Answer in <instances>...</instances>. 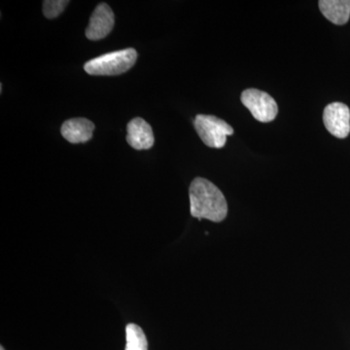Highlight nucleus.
Returning <instances> with one entry per match:
<instances>
[{"instance_id": "f257e3e1", "label": "nucleus", "mask_w": 350, "mask_h": 350, "mask_svg": "<svg viewBox=\"0 0 350 350\" xmlns=\"http://www.w3.org/2000/svg\"><path fill=\"white\" fill-rule=\"evenodd\" d=\"M190 211L193 217L221 222L227 217L228 204L224 195L213 182L197 177L189 189Z\"/></svg>"}, {"instance_id": "f8f14e48", "label": "nucleus", "mask_w": 350, "mask_h": 350, "mask_svg": "<svg viewBox=\"0 0 350 350\" xmlns=\"http://www.w3.org/2000/svg\"><path fill=\"white\" fill-rule=\"evenodd\" d=\"M0 350H5L3 349V347H0Z\"/></svg>"}, {"instance_id": "20e7f679", "label": "nucleus", "mask_w": 350, "mask_h": 350, "mask_svg": "<svg viewBox=\"0 0 350 350\" xmlns=\"http://www.w3.org/2000/svg\"><path fill=\"white\" fill-rule=\"evenodd\" d=\"M241 100L244 107L250 110L257 121L269 123L278 116V103L266 92L258 89H247L241 94Z\"/></svg>"}, {"instance_id": "9d476101", "label": "nucleus", "mask_w": 350, "mask_h": 350, "mask_svg": "<svg viewBox=\"0 0 350 350\" xmlns=\"http://www.w3.org/2000/svg\"><path fill=\"white\" fill-rule=\"evenodd\" d=\"M125 350H148V342L142 327L130 323L126 327Z\"/></svg>"}, {"instance_id": "f03ea898", "label": "nucleus", "mask_w": 350, "mask_h": 350, "mask_svg": "<svg viewBox=\"0 0 350 350\" xmlns=\"http://www.w3.org/2000/svg\"><path fill=\"white\" fill-rule=\"evenodd\" d=\"M137 53L133 48L108 53L85 64V71L90 75L115 76L123 75L137 63Z\"/></svg>"}, {"instance_id": "39448f33", "label": "nucleus", "mask_w": 350, "mask_h": 350, "mask_svg": "<svg viewBox=\"0 0 350 350\" xmlns=\"http://www.w3.org/2000/svg\"><path fill=\"white\" fill-rule=\"evenodd\" d=\"M323 122L327 131L338 138H345L350 133V110L342 103L327 105L323 111Z\"/></svg>"}, {"instance_id": "6e6552de", "label": "nucleus", "mask_w": 350, "mask_h": 350, "mask_svg": "<svg viewBox=\"0 0 350 350\" xmlns=\"http://www.w3.org/2000/svg\"><path fill=\"white\" fill-rule=\"evenodd\" d=\"M93 122L85 118L69 119L62 126L61 133L64 139L72 144H85L93 137Z\"/></svg>"}, {"instance_id": "1a4fd4ad", "label": "nucleus", "mask_w": 350, "mask_h": 350, "mask_svg": "<svg viewBox=\"0 0 350 350\" xmlns=\"http://www.w3.org/2000/svg\"><path fill=\"white\" fill-rule=\"evenodd\" d=\"M319 4L322 15L333 24L342 25L349 22L350 0H320Z\"/></svg>"}, {"instance_id": "0eeeda50", "label": "nucleus", "mask_w": 350, "mask_h": 350, "mask_svg": "<svg viewBox=\"0 0 350 350\" xmlns=\"http://www.w3.org/2000/svg\"><path fill=\"white\" fill-rule=\"evenodd\" d=\"M126 142L135 150H147L154 145V133L151 126L142 118L131 120L126 126Z\"/></svg>"}, {"instance_id": "9b49d317", "label": "nucleus", "mask_w": 350, "mask_h": 350, "mask_svg": "<svg viewBox=\"0 0 350 350\" xmlns=\"http://www.w3.org/2000/svg\"><path fill=\"white\" fill-rule=\"evenodd\" d=\"M68 0H45L43 2V14L47 19H55L59 17L66 8Z\"/></svg>"}, {"instance_id": "423d86ee", "label": "nucleus", "mask_w": 350, "mask_h": 350, "mask_svg": "<svg viewBox=\"0 0 350 350\" xmlns=\"http://www.w3.org/2000/svg\"><path fill=\"white\" fill-rule=\"evenodd\" d=\"M114 13L107 3H100L92 14L86 36L90 40L96 41L107 38L114 27Z\"/></svg>"}, {"instance_id": "7ed1b4c3", "label": "nucleus", "mask_w": 350, "mask_h": 350, "mask_svg": "<svg viewBox=\"0 0 350 350\" xmlns=\"http://www.w3.org/2000/svg\"><path fill=\"white\" fill-rule=\"evenodd\" d=\"M194 125L200 139L211 148H223L227 137L234 133V129L229 124L213 115H197Z\"/></svg>"}]
</instances>
